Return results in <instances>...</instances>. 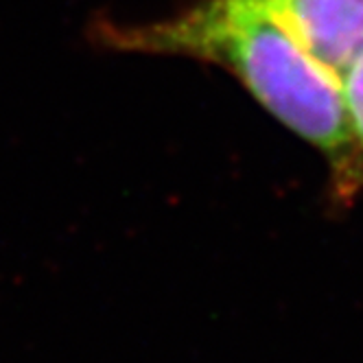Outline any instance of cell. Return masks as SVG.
I'll use <instances>...</instances> for the list:
<instances>
[{
    "label": "cell",
    "mask_w": 363,
    "mask_h": 363,
    "mask_svg": "<svg viewBox=\"0 0 363 363\" xmlns=\"http://www.w3.org/2000/svg\"><path fill=\"white\" fill-rule=\"evenodd\" d=\"M348 132L352 140V189L363 186V53L340 79Z\"/></svg>",
    "instance_id": "cell-3"
},
{
    "label": "cell",
    "mask_w": 363,
    "mask_h": 363,
    "mask_svg": "<svg viewBox=\"0 0 363 363\" xmlns=\"http://www.w3.org/2000/svg\"><path fill=\"white\" fill-rule=\"evenodd\" d=\"M337 82L363 53V0H261Z\"/></svg>",
    "instance_id": "cell-2"
},
{
    "label": "cell",
    "mask_w": 363,
    "mask_h": 363,
    "mask_svg": "<svg viewBox=\"0 0 363 363\" xmlns=\"http://www.w3.org/2000/svg\"><path fill=\"white\" fill-rule=\"evenodd\" d=\"M101 33L114 48L184 55L225 68L269 114L324 155L342 195L354 191L340 82L304 53L261 0H197L167 20L103 27Z\"/></svg>",
    "instance_id": "cell-1"
}]
</instances>
